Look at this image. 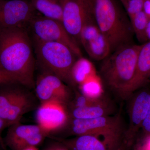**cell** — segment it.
Listing matches in <instances>:
<instances>
[{"label": "cell", "mask_w": 150, "mask_h": 150, "mask_svg": "<svg viewBox=\"0 0 150 150\" xmlns=\"http://www.w3.org/2000/svg\"><path fill=\"white\" fill-rule=\"evenodd\" d=\"M32 43L26 28L0 30V69L34 90L36 64Z\"/></svg>", "instance_id": "1"}, {"label": "cell", "mask_w": 150, "mask_h": 150, "mask_svg": "<svg viewBox=\"0 0 150 150\" xmlns=\"http://www.w3.org/2000/svg\"><path fill=\"white\" fill-rule=\"evenodd\" d=\"M142 45L131 44L117 49L103 60L100 72L103 84L122 99L131 96V88Z\"/></svg>", "instance_id": "2"}, {"label": "cell", "mask_w": 150, "mask_h": 150, "mask_svg": "<svg viewBox=\"0 0 150 150\" xmlns=\"http://www.w3.org/2000/svg\"><path fill=\"white\" fill-rule=\"evenodd\" d=\"M88 1L95 21L109 41L111 53L132 44L134 33L130 18L116 1Z\"/></svg>", "instance_id": "3"}, {"label": "cell", "mask_w": 150, "mask_h": 150, "mask_svg": "<svg viewBox=\"0 0 150 150\" xmlns=\"http://www.w3.org/2000/svg\"><path fill=\"white\" fill-rule=\"evenodd\" d=\"M32 40L36 67L40 72L55 75L73 90L77 88L71 76L73 66L78 58L73 51L58 42Z\"/></svg>", "instance_id": "4"}, {"label": "cell", "mask_w": 150, "mask_h": 150, "mask_svg": "<svg viewBox=\"0 0 150 150\" xmlns=\"http://www.w3.org/2000/svg\"><path fill=\"white\" fill-rule=\"evenodd\" d=\"M66 126L70 134L76 136L90 135L102 138L108 150H117L124 141L126 130L120 113L87 119H69Z\"/></svg>", "instance_id": "5"}, {"label": "cell", "mask_w": 150, "mask_h": 150, "mask_svg": "<svg viewBox=\"0 0 150 150\" xmlns=\"http://www.w3.org/2000/svg\"><path fill=\"white\" fill-rule=\"evenodd\" d=\"M31 90L19 83L0 86V118L7 127L20 122L25 114L39 107L40 102Z\"/></svg>", "instance_id": "6"}, {"label": "cell", "mask_w": 150, "mask_h": 150, "mask_svg": "<svg viewBox=\"0 0 150 150\" xmlns=\"http://www.w3.org/2000/svg\"><path fill=\"white\" fill-rule=\"evenodd\" d=\"M28 30L33 39L62 43L69 47L78 58L83 56L79 45L61 21L37 14L30 21Z\"/></svg>", "instance_id": "7"}, {"label": "cell", "mask_w": 150, "mask_h": 150, "mask_svg": "<svg viewBox=\"0 0 150 150\" xmlns=\"http://www.w3.org/2000/svg\"><path fill=\"white\" fill-rule=\"evenodd\" d=\"M37 12L30 0H0V30L28 29Z\"/></svg>", "instance_id": "8"}, {"label": "cell", "mask_w": 150, "mask_h": 150, "mask_svg": "<svg viewBox=\"0 0 150 150\" xmlns=\"http://www.w3.org/2000/svg\"><path fill=\"white\" fill-rule=\"evenodd\" d=\"M62 23L68 33L79 45L80 36L84 26L93 19L88 0H62Z\"/></svg>", "instance_id": "9"}, {"label": "cell", "mask_w": 150, "mask_h": 150, "mask_svg": "<svg viewBox=\"0 0 150 150\" xmlns=\"http://www.w3.org/2000/svg\"><path fill=\"white\" fill-rule=\"evenodd\" d=\"M35 93L40 103L55 101L67 107L74 96V90L55 75L40 72L35 80Z\"/></svg>", "instance_id": "10"}, {"label": "cell", "mask_w": 150, "mask_h": 150, "mask_svg": "<svg viewBox=\"0 0 150 150\" xmlns=\"http://www.w3.org/2000/svg\"><path fill=\"white\" fill-rule=\"evenodd\" d=\"M49 136L37 125H24L20 122L9 126L4 142L11 150H23L37 146Z\"/></svg>", "instance_id": "11"}, {"label": "cell", "mask_w": 150, "mask_h": 150, "mask_svg": "<svg viewBox=\"0 0 150 150\" xmlns=\"http://www.w3.org/2000/svg\"><path fill=\"white\" fill-rule=\"evenodd\" d=\"M80 44L95 61H103L111 53L110 43L100 30L94 19L88 22L82 30Z\"/></svg>", "instance_id": "12"}, {"label": "cell", "mask_w": 150, "mask_h": 150, "mask_svg": "<svg viewBox=\"0 0 150 150\" xmlns=\"http://www.w3.org/2000/svg\"><path fill=\"white\" fill-rule=\"evenodd\" d=\"M35 117L38 125L48 135L63 129L69 119L67 107L55 101L40 103Z\"/></svg>", "instance_id": "13"}, {"label": "cell", "mask_w": 150, "mask_h": 150, "mask_svg": "<svg viewBox=\"0 0 150 150\" xmlns=\"http://www.w3.org/2000/svg\"><path fill=\"white\" fill-rule=\"evenodd\" d=\"M150 106V92L148 90L139 91L131 98L128 109L129 126L124 138L129 146L138 130L142 127Z\"/></svg>", "instance_id": "14"}, {"label": "cell", "mask_w": 150, "mask_h": 150, "mask_svg": "<svg viewBox=\"0 0 150 150\" xmlns=\"http://www.w3.org/2000/svg\"><path fill=\"white\" fill-rule=\"evenodd\" d=\"M67 108L71 119H91L109 116L113 111L112 104L104 96L99 101L91 105Z\"/></svg>", "instance_id": "15"}, {"label": "cell", "mask_w": 150, "mask_h": 150, "mask_svg": "<svg viewBox=\"0 0 150 150\" xmlns=\"http://www.w3.org/2000/svg\"><path fill=\"white\" fill-rule=\"evenodd\" d=\"M150 75V41L142 44L137 59V68L131 93L144 85Z\"/></svg>", "instance_id": "16"}, {"label": "cell", "mask_w": 150, "mask_h": 150, "mask_svg": "<svg viewBox=\"0 0 150 150\" xmlns=\"http://www.w3.org/2000/svg\"><path fill=\"white\" fill-rule=\"evenodd\" d=\"M56 139L70 150H108L102 141L92 135L76 136L70 139Z\"/></svg>", "instance_id": "17"}, {"label": "cell", "mask_w": 150, "mask_h": 150, "mask_svg": "<svg viewBox=\"0 0 150 150\" xmlns=\"http://www.w3.org/2000/svg\"><path fill=\"white\" fill-rule=\"evenodd\" d=\"M37 12L47 18L62 23L63 6L62 0H30Z\"/></svg>", "instance_id": "18"}, {"label": "cell", "mask_w": 150, "mask_h": 150, "mask_svg": "<svg viewBox=\"0 0 150 150\" xmlns=\"http://www.w3.org/2000/svg\"><path fill=\"white\" fill-rule=\"evenodd\" d=\"M96 74L93 63L83 56L77 59L71 71L73 81L77 88L89 78Z\"/></svg>", "instance_id": "19"}, {"label": "cell", "mask_w": 150, "mask_h": 150, "mask_svg": "<svg viewBox=\"0 0 150 150\" xmlns=\"http://www.w3.org/2000/svg\"><path fill=\"white\" fill-rule=\"evenodd\" d=\"M78 87L81 93L90 98H97L103 95V84L97 74L89 78Z\"/></svg>", "instance_id": "20"}, {"label": "cell", "mask_w": 150, "mask_h": 150, "mask_svg": "<svg viewBox=\"0 0 150 150\" xmlns=\"http://www.w3.org/2000/svg\"><path fill=\"white\" fill-rule=\"evenodd\" d=\"M129 18L134 34L138 40L143 43L148 42L146 30L150 20L144 11H141Z\"/></svg>", "instance_id": "21"}, {"label": "cell", "mask_w": 150, "mask_h": 150, "mask_svg": "<svg viewBox=\"0 0 150 150\" xmlns=\"http://www.w3.org/2000/svg\"><path fill=\"white\" fill-rule=\"evenodd\" d=\"M129 18L143 11L145 0H120Z\"/></svg>", "instance_id": "22"}, {"label": "cell", "mask_w": 150, "mask_h": 150, "mask_svg": "<svg viewBox=\"0 0 150 150\" xmlns=\"http://www.w3.org/2000/svg\"><path fill=\"white\" fill-rule=\"evenodd\" d=\"M13 83H18L8 74L0 69V86Z\"/></svg>", "instance_id": "23"}, {"label": "cell", "mask_w": 150, "mask_h": 150, "mask_svg": "<svg viewBox=\"0 0 150 150\" xmlns=\"http://www.w3.org/2000/svg\"><path fill=\"white\" fill-rule=\"evenodd\" d=\"M142 127L145 134L150 135V106L142 123Z\"/></svg>", "instance_id": "24"}, {"label": "cell", "mask_w": 150, "mask_h": 150, "mask_svg": "<svg viewBox=\"0 0 150 150\" xmlns=\"http://www.w3.org/2000/svg\"><path fill=\"white\" fill-rule=\"evenodd\" d=\"M7 127L4 121L0 118V147L3 150H6V146L2 137V134L4 129Z\"/></svg>", "instance_id": "25"}, {"label": "cell", "mask_w": 150, "mask_h": 150, "mask_svg": "<svg viewBox=\"0 0 150 150\" xmlns=\"http://www.w3.org/2000/svg\"><path fill=\"white\" fill-rule=\"evenodd\" d=\"M143 11L150 20V0H145Z\"/></svg>", "instance_id": "26"}, {"label": "cell", "mask_w": 150, "mask_h": 150, "mask_svg": "<svg viewBox=\"0 0 150 150\" xmlns=\"http://www.w3.org/2000/svg\"><path fill=\"white\" fill-rule=\"evenodd\" d=\"M146 36L148 41H150V20L148 23L146 30Z\"/></svg>", "instance_id": "27"}, {"label": "cell", "mask_w": 150, "mask_h": 150, "mask_svg": "<svg viewBox=\"0 0 150 150\" xmlns=\"http://www.w3.org/2000/svg\"><path fill=\"white\" fill-rule=\"evenodd\" d=\"M38 150V149L37 148H36V146H30L28 147H27L24 150Z\"/></svg>", "instance_id": "28"}, {"label": "cell", "mask_w": 150, "mask_h": 150, "mask_svg": "<svg viewBox=\"0 0 150 150\" xmlns=\"http://www.w3.org/2000/svg\"><path fill=\"white\" fill-rule=\"evenodd\" d=\"M149 145H150V143H149Z\"/></svg>", "instance_id": "29"}, {"label": "cell", "mask_w": 150, "mask_h": 150, "mask_svg": "<svg viewBox=\"0 0 150 150\" xmlns=\"http://www.w3.org/2000/svg\"></svg>", "instance_id": "30"}]
</instances>
